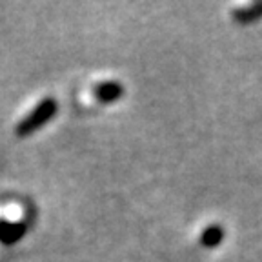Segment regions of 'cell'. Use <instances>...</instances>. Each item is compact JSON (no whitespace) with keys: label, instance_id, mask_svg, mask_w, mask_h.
<instances>
[{"label":"cell","instance_id":"cell-1","mask_svg":"<svg viewBox=\"0 0 262 262\" xmlns=\"http://www.w3.org/2000/svg\"><path fill=\"white\" fill-rule=\"evenodd\" d=\"M55 111H57V104H55V100H51V98H49V100H44V102H42L37 110L33 111L24 122L18 124V127H16V135L24 137V135L33 133V131L38 129L42 124L48 122V120L55 115Z\"/></svg>","mask_w":262,"mask_h":262},{"label":"cell","instance_id":"cell-2","mask_svg":"<svg viewBox=\"0 0 262 262\" xmlns=\"http://www.w3.org/2000/svg\"><path fill=\"white\" fill-rule=\"evenodd\" d=\"M100 88H102V90H98V97L106 98V100L120 95V86H117V84H104V86H100Z\"/></svg>","mask_w":262,"mask_h":262},{"label":"cell","instance_id":"cell-3","mask_svg":"<svg viewBox=\"0 0 262 262\" xmlns=\"http://www.w3.org/2000/svg\"><path fill=\"white\" fill-rule=\"evenodd\" d=\"M221 229L219 228H211V229H208L204 233V237H202V242H206V244H217L219 241H221Z\"/></svg>","mask_w":262,"mask_h":262}]
</instances>
